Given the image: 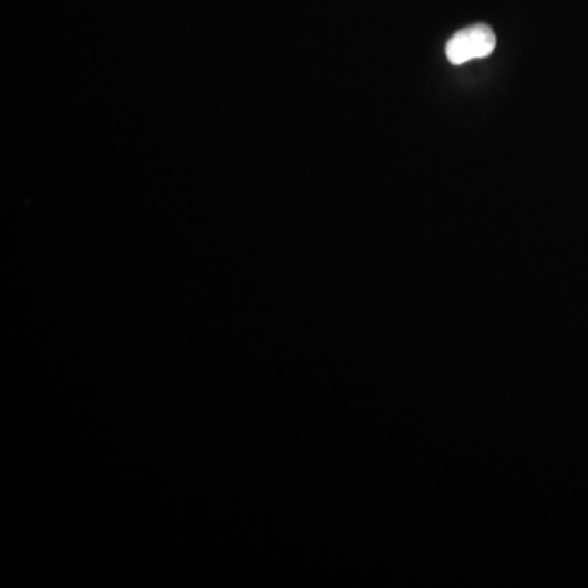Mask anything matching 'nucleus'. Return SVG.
Instances as JSON below:
<instances>
[{"mask_svg":"<svg viewBox=\"0 0 588 588\" xmlns=\"http://www.w3.org/2000/svg\"><path fill=\"white\" fill-rule=\"evenodd\" d=\"M497 38L489 25L477 23L453 34L446 44V56L452 64L461 65L471 60H483L494 53Z\"/></svg>","mask_w":588,"mask_h":588,"instance_id":"1","label":"nucleus"}]
</instances>
